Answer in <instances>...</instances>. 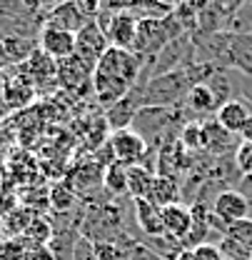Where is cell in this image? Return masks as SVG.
Returning <instances> with one entry per match:
<instances>
[{
    "instance_id": "obj_8",
    "label": "cell",
    "mask_w": 252,
    "mask_h": 260,
    "mask_svg": "<svg viewBox=\"0 0 252 260\" xmlns=\"http://www.w3.org/2000/svg\"><path fill=\"white\" fill-rule=\"evenodd\" d=\"M202 135H205V153L212 158H225V155H235L237 150V135H232L230 130H225L212 118L202 120Z\"/></svg>"
},
{
    "instance_id": "obj_10",
    "label": "cell",
    "mask_w": 252,
    "mask_h": 260,
    "mask_svg": "<svg viewBox=\"0 0 252 260\" xmlns=\"http://www.w3.org/2000/svg\"><path fill=\"white\" fill-rule=\"evenodd\" d=\"M90 80H93V68H88L78 55L58 63V85H63L65 90H73V93H78L80 88L93 90Z\"/></svg>"
},
{
    "instance_id": "obj_1",
    "label": "cell",
    "mask_w": 252,
    "mask_h": 260,
    "mask_svg": "<svg viewBox=\"0 0 252 260\" xmlns=\"http://www.w3.org/2000/svg\"><path fill=\"white\" fill-rule=\"evenodd\" d=\"M192 88V78H190L188 68L180 65L172 73L158 75L153 80L145 83V105L153 108H180L188 98V90Z\"/></svg>"
},
{
    "instance_id": "obj_19",
    "label": "cell",
    "mask_w": 252,
    "mask_h": 260,
    "mask_svg": "<svg viewBox=\"0 0 252 260\" xmlns=\"http://www.w3.org/2000/svg\"><path fill=\"white\" fill-rule=\"evenodd\" d=\"M180 145L188 150V153H200L205 150V135H202V120H190L183 125L180 135H177Z\"/></svg>"
},
{
    "instance_id": "obj_20",
    "label": "cell",
    "mask_w": 252,
    "mask_h": 260,
    "mask_svg": "<svg viewBox=\"0 0 252 260\" xmlns=\"http://www.w3.org/2000/svg\"><path fill=\"white\" fill-rule=\"evenodd\" d=\"M50 205L55 213H67L75 205V188L70 183H55L50 188Z\"/></svg>"
},
{
    "instance_id": "obj_7",
    "label": "cell",
    "mask_w": 252,
    "mask_h": 260,
    "mask_svg": "<svg viewBox=\"0 0 252 260\" xmlns=\"http://www.w3.org/2000/svg\"><path fill=\"white\" fill-rule=\"evenodd\" d=\"M38 48L55 63L67 60L75 55V32L55 28V25H43L38 35Z\"/></svg>"
},
{
    "instance_id": "obj_25",
    "label": "cell",
    "mask_w": 252,
    "mask_h": 260,
    "mask_svg": "<svg viewBox=\"0 0 252 260\" xmlns=\"http://www.w3.org/2000/svg\"><path fill=\"white\" fill-rule=\"evenodd\" d=\"M73 3L88 20H95L100 15V0H73Z\"/></svg>"
},
{
    "instance_id": "obj_15",
    "label": "cell",
    "mask_w": 252,
    "mask_h": 260,
    "mask_svg": "<svg viewBox=\"0 0 252 260\" xmlns=\"http://www.w3.org/2000/svg\"><path fill=\"white\" fill-rule=\"evenodd\" d=\"M183 198V188H180V180L172 178V175H155L153 180V190L148 195V200L158 208H167V205H175L180 203Z\"/></svg>"
},
{
    "instance_id": "obj_22",
    "label": "cell",
    "mask_w": 252,
    "mask_h": 260,
    "mask_svg": "<svg viewBox=\"0 0 252 260\" xmlns=\"http://www.w3.org/2000/svg\"><path fill=\"white\" fill-rule=\"evenodd\" d=\"M232 162H235V168H237V173L242 178L252 175V143H242L240 140V145H237V150L232 155Z\"/></svg>"
},
{
    "instance_id": "obj_11",
    "label": "cell",
    "mask_w": 252,
    "mask_h": 260,
    "mask_svg": "<svg viewBox=\"0 0 252 260\" xmlns=\"http://www.w3.org/2000/svg\"><path fill=\"white\" fill-rule=\"evenodd\" d=\"M185 110H188L190 115L195 113V115H200V118H207V115H218V110H220V100L218 95L212 93V88L207 85V83H197V85H192L188 90V98H185Z\"/></svg>"
},
{
    "instance_id": "obj_4",
    "label": "cell",
    "mask_w": 252,
    "mask_h": 260,
    "mask_svg": "<svg viewBox=\"0 0 252 260\" xmlns=\"http://www.w3.org/2000/svg\"><path fill=\"white\" fill-rule=\"evenodd\" d=\"M107 48H110V43H107V38H105V32H102L97 20H88L80 30L75 32V55L93 70L97 60L105 55Z\"/></svg>"
},
{
    "instance_id": "obj_16",
    "label": "cell",
    "mask_w": 252,
    "mask_h": 260,
    "mask_svg": "<svg viewBox=\"0 0 252 260\" xmlns=\"http://www.w3.org/2000/svg\"><path fill=\"white\" fill-rule=\"evenodd\" d=\"M153 180H155V173L148 170L145 165H130L127 168V195L130 200H140V198H148L153 190Z\"/></svg>"
},
{
    "instance_id": "obj_13",
    "label": "cell",
    "mask_w": 252,
    "mask_h": 260,
    "mask_svg": "<svg viewBox=\"0 0 252 260\" xmlns=\"http://www.w3.org/2000/svg\"><path fill=\"white\" fill-rule=\"evenodd\" d=\"M250 115H252V110L247 108V103H242L240 98H232V100H227L225 105H220L215 120H218L225 130H230L232 135L240 138V130L250 120Z\"/></svg>"
},
{
    "instance_id": "obj_6",
    "label": "cell",
    "mask_w": 252,
    "mask_h": 260,
    "mask_svg": "<svg viewBox=\"0 0 252 260\" xmlns=\"http://www.w3.org/2000/svg\"><path fill=\"white\" fill-rule=\"evenodd\" d=\"M145 85H135L130 93H127L123 100H118L115 105H110L107 110H105V123H107V128L110 133H115V130H125L132 125V118L137 115V110L140 108H145Z\"/></svg>"
},
{
    "instance_id": "obj_3",
    "label": "cell",
    "mask_w": 252,
    "mask_h": 260,
    "mask_svg": "<svg viewBox=\"0 0 252 260\" xmlns=\"http://www.w3.org/2000/svg\"><path fill=\"white\" fill-rule=\"evenodd\" d=\"M137 15L132 10H115L107 15V20H97L100 28L105 32L110 48H123V50H132L135 43V30H137Z\"/></svg>"
},
{
    "instance_id": "obj_17",
    "label": "cell",
    "mask_w": 252,
    "mask_h": 260,
    "mask_svg": "<svg viewBox=\"0 0 252 260\" xmlns=\"http://www.w3.org/2000/svg\"><path fill=\"white\" fill-rule=\"evenodd\" d=\"M102 188H105V193L113 195V198L127 195V168L125 165L110 162L102 170Z\"/></svg>"
},
{
    "instance_id": "obj_12",
    "label": "cell",
    "mask_w": 252,
    "mask_h": 260,
    "mask_svg": "<svg viewBox=\"0 0 252 260\" xmlns=\"http://www.w3.org/2000/svg\"><path fill=\"white\" fill-rule=\"evenodd\" d=\"M162 223H165V233L175 240H185L192 228V210L185 203H175V205H167L162 208Z\"/></svg>"
},
{
    "instance_id": "obj_2",
    "label": "cell",
    "mask_w": 252,
    "mask_h": 260,
    "mask_svg": "<svg viewBox=\"0 0 252 260\" xmlns=\"http://www.w3.org/2000/svg\"><path fill=\"white\" fill-rule=\"evenodd\" d=\"M210 210H212L215 218H220L225 225H232V223L252 218V200L237 188H225V190L215 195Z\"/></svg>"
},
{
    "instance_id": "obj_27",
    "label": "cell",
    "mask_w": 252,
    "mask_h": 260,
    "mask_svg": "<svg viewBox=\"0 0 252 260\" xmlns=\"http://www.w3.org/2000/svg\"><path fill=\"white\" fill-rule=\"evenodd\" d=\"M28 260H58V258H55V253H53L50 245H35V248H30Z\"/></svg>"
},
{
    "instance_id": "obj_18",
    "label": "cell",
    "mask_w": 252,
    "mask_h": 260,
    "mask_svg": "<svg viewBox=\"0 0 252 260\" xmlns=\"http://www.w3.org/2000/svg\"><path fill=\"white\" fill-rule=\"evenodd\" d=\"M32 93H35V85H32L25 75H15V78H10V80L3 85V95H5V100H8L10 105H25L32 98Z\"/></svg>"
},
{
    "instance_id": "obj_29",
    "label": "cell",
    "mask_w": 252,
    "mask_h": 260,
    "mask_svg": "<svg viewBox=\"0 0 252 260\" xmlns=\"http://www.w3.org/2000/svg\"><path fill=\"white\" fill-rule=\"evenodd\" d=\"M177 260H195L192 258V253H190V250H183V253H180V258Z\"/></svg>"
},
{
    "instance_id": "obj_21",
    "label": "cell",
    "mask_w": 252,
    "mask_h": 260,
    "mask_svg": "<svg viewBox=\"0 0 252 260\" xmlns=\"http://www.w3.org/2000/svg\"><path fill=\"white\" fill-rule=\"evenodd\" d=\"M30 243L25 238H13L0 243V260H28L30 255Z\"/></svg>"
},
{
    "instance_id": "obj_24",
    "label": "cell",
    "mask_w": 252,
    "mask_h": 260,
    "mask_svg": "<svg viewBox=\"0 0 252 260\" xmlns=\"http://www.w3.org/2000/svg\"><path fill=\"white\" fill-rule=\"evenodd\" d=\"M190 253H192V258H195V260H220L222 258L218 243H205V245H197V248H192Z\"/></svg>"
},
{
    "instance_id": "obj_26",
    "label": "cell",
    "mask_w": 252,
    "mask_h": 260,
    "mask_svg": "<svg viewBox=\"0 0 252 260\" xmlns=\"http://www.w3.org/2000/svg\"><path fill=\"white\" fill-rule=\"evenodd\" d=\"M130 260H165V258H160L158 253H153L145 243H137V245L130 250Z\"/></svg>"
},
{
    "instance_id": "obj_23",
    "label": "cell",
    "mask_w": 252,
    "mask_h": 260,
    "mask_svg": "<svg viewBox=\"0 0 252 260\" xmlns=\"http://www.w3.org/2000/svg\"><path fill=\"white\" fill-rule=\"evenodd\" d=\"M70 260H97L93 250V240H88V238L80 235L78 243H75V248H73V258Z\"/></svg>"
},
{
    "instance_id": "obj_30",
    "label": "cell",
    "mask_w": 252,
    "mask_h": 260,
    "mask_svg": "<svg viewBox=\"0 0 252 260\" xmlns=\"http://www.w3.org/2000/svg\"><path fill=\"white\" fill-rule=\"evenodd\" d=\"M220 260H230V258H225V255H222V258H220Z\"/></svg>"
},
{
    "instance_id": "obj_14",
    "label": "cell",
    "mask_w": 252,
    "mask_h": 260,
    "mask_svg": "<svg viewBox=\"0 0 252 260\" xmlns=\"http://www.w3.org/2000/svg\"><path fill=\"white\" fill-rule=\"evenodd\" d=\"M88 23V18L75 8L73 0H65L58 8H53L48 15H45V25H55V28H63V30L78 32L83 25Z\"/></svg>"
},
{
    "instance_id": "obj_28",
    "label": "cell",
    "mask_w": 252,
    "mask_h": 260,
    "mask_svg": "<svg viewBox=\"0 0 252 260\" xmlns=\"http://www.w3.org/2000/svg\"><path fill=\"white\" fill-rule=\"evenodd\" d=\"M240 140L242 143H252V115H250V120L242 125V130H240Z\"/></svg>"
},
{
    "instance_id": "obj_5",
    "label": "cell",
    "mask_w": 252,
    "mask_h": 260,
    "mask_svg": "<svg viewBox=\"0 0 252 260\" xmlns=\"http://www.w3.org/2000/svg\"><path fill=\"white\" fill-rule=\"evenodd\" d=\"M107 145H110V150H113L115 162H120V165H125V168L142 162L145 153H148V143H145V140H142L132 128L110 133Z\"/></svg>"
},
{
    "instance_id": "obj_9",
    "label": "cell",
    "mask_w": 252,
    "mask_h": 260,
    "mask_svg": "<svg viewBox=\"0 0 252 260\" xmlns=\"http://www.w3.org/2000/svg\"><path fill=\"white\" fill-rule=\"evenodd\" d=\"M132 218L137 228L142 230V235L148 240H155V238H165V223H162V208L153 205L148 198H140V200H132Z\"/></svg>"
}]
</instances>
